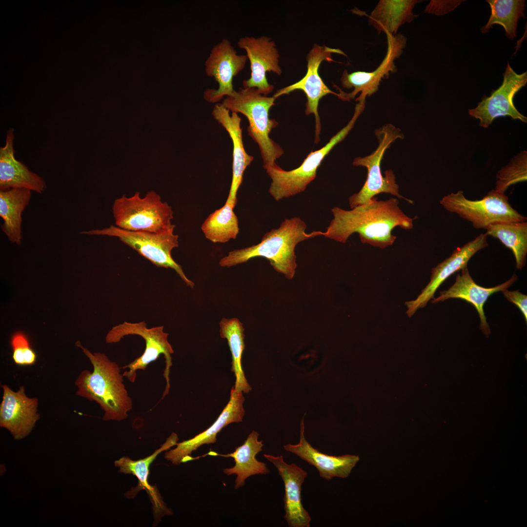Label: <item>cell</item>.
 I'll return each mask as SVG.
<instances>
[{
  "label": "cell",
  "mask_w": 527,
  "mask_h": 527,
  "mask_svg": "<svg viewBox=\"0 0 527 527\" xmlns=\"http://www.w3.org/2000/svg\"><path fill=\"white\" fill-rule=\"evenodd\" d=\"M331 211L333 219L323 236L345 243L357 233L363 243L384 249L392 245L396 237L392 234L396 227L404 230L413 228L415 218L406 215L399 206L396 198L378 200L375 197L368 203L346 210L337 206Z\"/></svg>",
  "instance_id": "cell-1"
},
{
  "label": "cell",
  "mask_w": 527,
  "mask_h": 527,
  "mask_svg": "<svg viewBox=\"0 0 527 527\" xmlns=\"http://www.w3.org/2000/svg\"><path fill=\"white\" fill-rule=\"evenodd\" d=\"M76 345L82 349L93 367L92 371L82 370L75 380L76 395L98 403L104 411L103 421L126 419L133 403L118 364L104 353L91 352L79 341Z\"/></svg>",
  "instance_id": "cell-2"
},
{
  "label": "cell",
  "mask_w": 527,
  "mask_h": 527,
  "mask_svg": "<svg viewBox=\"0 0 527 527\" xmlns=\"http://www.w3.org/2000/svg\"><path fill=\"white\" fill-rule=\"evenodd\" d=\"M305 223L299 217L285 219L278 228L265 233L258 244L230 251L220 260L219 265L231 267L262 257L269 260L276 271L291 279L297 267L295 246L303 241L324 234L320 231L307 233Z\"/></svg>",
  "instance_id": "cell-3"
},
{
  "label": "cell",
  "mask_w": 527,
  "mask_h": 527,
  "mask_svg": "<svg viewBox=\"0 0 527 527\" xmlns=\"http://www.w3.org/2000/svg\"><path fill=\"white\" fill-rule=\"evenodd\" d=\"M275 100L273 96L262 94L255 88L243 87L234 90L221 103L229 111L241 113L246 117L249 122L248 135L259 146L265 169L277 164L276 160L284 153L281 147L269 137L271 130L278 124L269 115Z\"/></svg>",
  "instance_id": "cell-4"
},
{
  "label": "cell",
  "mask_w": 527,
  "mask_h": 527,
  "mask_svg": "<svg viewBox=\"0 0 527 527\" xmlns=\"http://www.w3.org/2000/svg\"><path fill=\"white\" fill-rule=\"evenodd\" d=\"M112 210L116 226L124 230L160 233L175 227L171 206L154 191L143 198L139 192L130 197L123 195L115 200Z\"/></svg>",
  "instance_id": "cell-5"
},
{
  "label": "cell",
  "mask_w": 527,
  "mask_h": 527,
  "mask_svg": "<svg viewBox=\"0 0 527 527\" xmlns=\"http://www.w3.org/2000/svg\"><path fill=\"white\" fill-rule=\"evenodd\" d=\"M375 133L379 142L377 149L371 154L365 157H357L353 161L354 166L366 167L367 174L366 181L361 190L349 198L350 207L352 209L359 205L368 203L376 195L382 193L390 194L413 204L412 200L399 193V185L396 183L392 170H386L384 176L381 169V161L385 150L396 140L402 139L403 134L399 128L390 123L377 129Z\"/></svg>",
  "instance_id": "cell-6"
},
{
  "label": "cell",
  "mask_w": 527,
  "mask_h": 527,
  "mask_svg": "<svg viewBox=\"0 0 527 527\" xmlns=\"http://www.w3.org/2000/svg\"><path fill=\"white\" fill-rule=\"evenodd\" d=\"M365 103L359 102L354 114L347 124L333 136L322 148L311 152L302 164L296 169L285 171L277 164L266 168L272 182L269 188L271 195L276 201L294 196L304 191L316 176L317 170L324 157L335 145L347 135L365 109Z\"/></svg>",
  "instance_id": "cell-7"
},
{
  "label": "cell",
  "mask_w": 527,
  "mask_h": 527,
  "mask_svg": "<svg viewBox=\"0 0 527 527\" xmlns=\"http://www.w3.org/2000/svg\"><path fill=\"white\" fill-rule=\"evenodd\" d=\"M440 203L447 211L471 222L476 229H486L495 223L523 222L527 220L512 207L504 193L495 189L478 200L466 198L464 192L459 190L444 196Z\"/></svg>",
  "instance_id": "cell-8"
},
{
  "label": "cell",
  "mask_w": 527,
  "mask_h": 527,
  "mask_svg": "<svg viewBox=\"0 0 527 527\" xmlns=\"http://www.w3.org/2000/svg\"><path fill=\"white\" fill-rule=\"evenodd\" d=\"M174 229L160 233L135 232L112 225L101 229L81 231L80 233L117 237L157 267L170 268L175 270L187 286L193 288L194 283L187 278L182 266L171 256L172 250L179 246L178 236L174 233Z\"/></svg>",
  "instance_id": "cell-9"
},
{
  "label": "cell",
  "mask_w": 527,
  "mask_h": 527,
  "mask_svg": "<svg viewBox=\"0 0 527 527\" xmlns=\"http://www.w3.org/2000/svg\"><path fill=\"white\" fill-rule=\"evenodd\" d=\"M136 335L142 337L145 342V347L142 354L122 368L129 370L123 373L124 377L134 383L137 371L145 370L151 363L158 359L161 354L164 355L165 360V368L164 376L166 385L162 397L169 392L170 385L169 374L172 365L171 354L174 351L168 342V334L163 331V326H159L148 328L145 322L132 323L124 322L113 327L107 333L105 341L108 344L116 343L126 336Z\"/></svg>",
  "instance_id": "cell-10"
},
{
  "label": "cell",
  "mask_w": 527,
  "mask_h": 527,
  "mask_svg": "<svg viewBox=\"0 0 527 527\" xmlns=\"http://www.w3.org/2000/svg\"><path fill=\"white\" fill-rule=\"evenodd\" d=\"M332 53L345 55L339 49L331 48L325 45L320 46L315 44L306 56L307 65L305 76L298 81L278 90L273 96L276 99L281 96L288 94L296 90L304 91L307 100L305 113L306 115L313 114L315 117L316 143H318L320 141L319 136L321 129L320 118L318 111L319 101L324 96L329 94L339 97V94L334 92L326 85L318 73L319 66L322 61H333L331 56Z\"/></svg>",
  "instance_id": "cell-11"
},
{
  "label": "cell",
  "mask_w": 527,
  "mask_h": 527,
  "mask_svg": "<svg viewBox=\"0 0 527 527\" xmlns=\"http://www.w3.org/2000/svg\"><path fill=\"white\" fill-rule=\"evenodd\" d=\"M386 35L387 52L381 63L375 70L370 72L356 71L351 73H348L346 70H344L340 79L341 85L344 88H353V90L351 93H346L338 88L340 99L349 101L360 93L356 101L359 102L365 101L367 96H370L378 91L383 79L388 77L390 73L395 72L396 67L394 60L402 54L406 46V39L401 33Z\"/></svg>",
  "instance_id": "cell-12"
},
{
  "label": "cell",
  "mask_w": 527,
  "mask_h": 527,
  "mask_svg": "<svg viewBox=\"0 0 527 527\" xmlns=\"http://www.w3.org/2000/svg\"><path fill=\"white\" fill-rule=\"evenodd\" d=\"M247 57L239 55L231 42L223 39L214 45L204 62L206 75L213 78L218 84V89H207L204 98L216 103L224 96H231L234 91L233 80L245 67Z\"/></svg>",
  "instance_id": "cell-13"
},
{
  "label": "cell",
  "mask_w": 527,
  "mask_h": 527,
  "mask_svg": "<svg viewBox=\"0 0 527 527\" xmlns=\"http://www.w3.org/2000/svg\"><path fill=\"white\" fill-rule=\"evenodd\" d=\"M527 82V73H516L509 63L502 85L489 97L480 102L476 107L468 110L469 115L480 120V125L487 128L497 117L509 116L527 122V118L517 110L513 103L516 93Z\"/></svg>",
  "instance_id": "cell-14"
},
{
  "label": "cell",
  "mask_w": 527,
  "mask_h": 527,
  "mask_svg": "<svg viewBox=\"0 0 527 527\" xmlns=\"http://www.w3.org/2000/svg\"><path fill=\"white\" fill-rule=\"evenodd\" d=\"M237 44L245 51L250 63V77L243 81V87L255 88L267 96L272 92L274 86L268 82L266 73L272 72L279 76L282 73L275 42L267 36H244L239 39Z\"/></svg>",
  "instance_id": "cell-15"
},
{
  "label": "cell",
  "mask_w": 527,
  "mask_h": 527,
  "mask_svg": "<svg viewBox=\"0 0 527 527\" xmlns=\"http://www.w3.org/2000/svg\"><path fill=\"white\" fill-rule=\"evenodd\" d=\"M1 387L0 426L8 430L15 440L22 439L30 434L40 419L38 399L28 397L23 386L17 391L6 385Z\"/></svg>",
  "instance_id": "cell-16"
},
{
  "label": "cell",
  "mask_w": 527,
  "mask_h": 527,
  "mask_svg": "<svg viewBox=\"0 0 527 527\" xmlns=\"http://www.w3.org/2000/svg\"><path fill=\"white\" fill-rule=\"evenodd\" d=\"M487 235L481 233L473 240L454 250L451 255L432 268L430 280L414 300L406 302V314L411 317L419 309L425 307L434 298L440 286L455 272L467 266L471 258L478 251L488 245Z\"/></svg>",
  "instance_id": "cell-17"
},
{
  "label": "cell",
  "mask_w": 527,
  "mask_h": 527,
  "mask_svg": "<svg viewBox=\"0 0 527 527\" xmlns=\"http://www.w3.org/2000/svg\"><path fill=\"white\" fill-rule=\"evenodd\" d=\"M264 457L277 468L284 486V519L289 527H309L311 517L302 503V486L307 473L295 463L288 464L282 455Z\"/></svg>",
  "instance_id": "cell-18"
},
{
  "label": "cell",
  "mask_w": 527,
  "mask_h": 527,
  "mask_svg": "<svg viewBox=\"0 0 527 527\" xmlns=\"http://www.w3.org/2000/svg\"><path fill=\"white\" fill-rule=\"evenodd\" d=\"M244 398L242 392L232 388L228 403L216 421L207 429L193 438L177 444V447L164 454L165 459L173 464L179 465L185 457L204 444L215 443L217 434L225 426L232 423L242 422L244 415L243 406Z\"/></svg>",
  "instance_id": "cell-19"
},
{
  "label": "cell",
  "mask_w": 527,
  "mask_h": 527,
  "mask_svg": "<svg viewBox=\"0 0 527 527\" xmlns=\"http://www.w3.org/2000/svg\"><path fill=\"white\" fill-rule=\"evenodd\" d=\"M517 276L514 273L507 281L492 287H484L477 284L470 276L467 266L458 274L454 283L448 289L440 292L439 296L431 300L433 304L446 300L456 298L464 300L471 304L476 309L480 319V328L488 336L490 329L485 316L484 306L487 299L493 294L502 291L510 287L517 281Z\"/></svg>",
  "instance_id": "cell-20"
},
{
  "label": "cell",
  "mask_w": 527,
  "mask_h": 527,
  "mask_svg": "<svg viewBox=\"0 0 527 527\" xmlns=\"http://www.w3.org/2000/svg\"><path fill=\"white\" fill-rule=\"evenodd\" d=\"M304 418L300 425V440L298 444H287L284 450L292 453L309 465L315 467L320 476L327 480L333 477L345 478L350 474L352 468L359 460L357 455L346 454L336 456L323 453L313 447L304 436Z\"/></svg>",
  "instance_id": "cell-21"
},
{
  "label": "cell",
  "mask_w": 527,
  "mask_h": 527,
  "mask_svg": "<svg viewBox=\"0 0 527 527\" xmlns=\"http://www.w3.org/2000/svg\"><path fill=\"white\" fill-rule=\"evenodd\" d=\"M178 440L177 435L172 433L161 447L149 456L137 461H133L127 457H123L115 462V466L120 468V472L131 474L139 480L137 486L126 493V497L133 498L140 490H145L153 505L154 517L158 521L163 515H172L173 513L163 502L156 487L149 484L147 481L149 467L159 454L176 445Z\"/></svg>",
  "instance_id": "cell-22"
},
{
  "label": "cell",
  "mask_w": 527,
  "mask_h": 527,
  "mask_svg": "<svg viewBox=\"0 0 527 527\" xmlns=\"http://www.w3.org/2000/svg\"><path fill=\"white\" fill-rule=\"evenodd\" d=\"M14 130L7 132L5 144L0 148V190L23 188L42 193L47 185L45 180L15 157Z\"/></svg>",
  "instance_id": "cell-23"
},
{
  "label": "cell",
  "mask_w": 527,
  "mask_h": 527,
  "mask_svg": "<svg viewBox=\"0 0 527 527\" xmlns=\"http://www.w3.org/2000/svg\"><path fill=\"white\" fill-rule=\"evenodd\" d=\"M221 103L215 104L212 114L229 134L233 143L232 178L229 193L226 201L236 204L237 194L243 182V172L253 160V156L245 151L243 142L241 119L237 113L232 112Z\"/></svg>",
  "instance_id": "cell-24"
},
{
  "label": "cell",
  "mask_w": 527,
  "mask_h": 527,
  "mask_svg": "<svg viewBox=\"0 0 527 527\" xmlns=\"http://www.w3.org/2000/svg\"><path fill=\"white\" fill-rule=\"evenodd\" d=\"M259 433L253 430L248 436L244 443L236 448L234 452L226 455H220L212 452V455H221L234 458L235 465L231 468L223 469L227 475L236 474L235 488L244 485L245 480L249 477L256 474H267L269 469L266 464L258 461L256 455L262 451L263 441H258Z\"/></svg>",
  "instance_id": "cell-25"
},
{
  "label": "cell",
  "mask_w": 527,
  "mask_h": 527,
  "mask_svg": "<svg viewBox=\"0 0 527 527\" xmlns=\"http://www.w3.org/2000/svg\"><path fill=\"white\" fill-rule=\"evenodd\" d=\"M31 191L23 188L0 191V216L3 220L1 229L12 243H21L22 214L30 203Z\"/></svg>",
  "instance_id": "cell-26"
},
{
  "label": "cell",
  "mask_w": 527,
  "mask_h": 527,
  "mask_svg": "<svg viewBox=\"0 0 527 527\" xmlns=\"http://www.w3.org/2000/svg\"><path fill=\"white\" fill-rule=\"evenodd\" d=\"M417 0H381L368 16L369 24L379 33L395 35L399 28L416 17L412 10Z\"/></svg>",
  "instance_id": "cell-27"
},
{
  "label": "cell",
  "mask_w": 527,
  "mask_h": 527,
  "mask_svg": "<svg viewBox=\"0 0 527 527\" xmlns=\"http://www.w3.org/2000/svg\"><path fill=\"white\" fill-rule=\"evenodd\" d=\"M220 336L227 341L232 355L231 370L236 378L235 391L248 393L251 389L244 374L242 365V359L245 348L244 343V328L243 324L237 318H223L219 323Z\"/></svg>",
  "instance_id": "cell-28"
},
{
  "label": "cell",
  "mask_w": 527,
  "mask_h": 527,
  "mask_svg": "<svg viewBox=\"0 0 527 527\" xmlns=\"http://www.w3.org/2000/svg\"><path fill=\"white\" fill-rule=\"evenodd\" d=\"M486 234L499 239L512 252L516 267L522 270L525 266L527 255V222H503L491 224L486 228Z\"/></svg>",
  "instance_id": "cell-29"
},
{
  "label": "cell",
  "mask_w": 527,
  "mask_h": 527,
  "mask_svg": "<svg viewBox=\"0 0 527 527\" xmlns=\"http://www.w3.org/2000/svg\"><path fill=\"white\" fill-rule=\"evenodd\" d=\"M235 205L226 201L222 207L207 217L201 227L206 239L214 243H223L236 238L239 228L238 218L233 211Z\"/></svg>",
  "instance_id": "cell-30"
},
{
  "label": "cell",
  "mask_w": 527,
  "mask_h": 527,
  "mask_svg": "<svg viewBox=\"0 0 527 527\" xmlns=\"http://www.w3.org/2000/svg\"><path fill=\"white\" fill-rule=\"evenodd\" d=\"M491 15L487 23L481 28L483 33L488 32L494 24L502 26L506 36L510 39L516 37L518 20L525 17V1L523 0H487Z\"/></svg>",
  "instance_id": "cell-31"
},
{
  "label": "cell",
  "mask_w": 527,
  "mask_h": 527,
  "mask_svg": "<svg viewBox=\"0 0 527 527\" xmlns=\"http://www.w3.org/2000/svg\"><path fill=\"white\" fill-rule=\"evenodd\" d=\"M527 152L516 156L496 176V191L504 193L510 185L527 181Z\"/></svg>",
  "instance_id": "cell-32"
},
{
  "label": "cell",
  "mask_w": 527,
  "mask_h": 527,
  "mask_svg": "<svg viewBox=\"0 0 527 527\" xmlns=\"http://www.w3.org/2000/svg\"><path fill=\"white\" fill-rule=\"evenodd\" d=\"M13 350L12 359L19 365H34L37 360V354L30 346L27 336L22 332L15 333L11 339Z\"/></svg>",
  "instance_id": "cell-33"
},
{
  "label": "cell",
  "mask_w": 527,
  "mask_h": 527,
  "mask_svg": "<svg viewBox=\"0 0 527 527\" xmlns=\"http://www.w3.org/2000/svg\"><path fill=\"white\" fill-rule=\"evenodd\" d=\"M462 0H431L426 6L425 12L436 15H444L453 10Z\"/></svg>",
  "instance_id": "cell-34"
},
{
  "label": "cell",
  "mask_w": 527,
  "mask_h": 527,
  "mask_svg": "<svg viewBox=\"0 0 527 527\" xmlns=\"http://www.w3.org/2000/svg\"><path fill=\"white\" fill-rule=\"evenodd\" d=\"M505 297L510 302L515 304L522 313L526 322H527V296L519 292L518 290L509 291L505 289L502 291Z\"/></svg>",
  "instance_id": "cell-35"
}]
</instances>
